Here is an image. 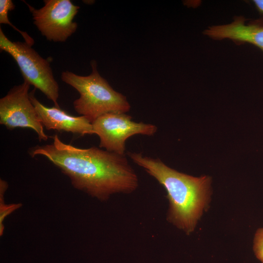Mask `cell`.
<instances>
[{
    "label": "cell",
    "instance_id": "ba28073f",
    "mask_svg": "<svg viewBox=\"0 0 263 263\" xmlns=\"http://www.w3.org/2000/svg\"><path fill=\"white\" fill-rule=\"evenodd\" d=\"M34 88L29 93L39 120L47 130L70 132L81 135L94 134L92 124L84 116H75L60 108L48 107L40 103L35 96Z\"/></svg>",
    "mask_w": 263,
    "mask_h": 263
},
{
    "label": "cell",
    "instance_id": "30bf717a",
    "mask_svg": "<svg viewBox=\"0 0 263 263\" xmlns=\"http://www.w3.org/2000/svg\"><path fill=\"white\" fill-rule=\"evenodd\" d=\"M15 5L11 0H0V23L7 24L14 29L18 31L22 36L24 42L31 46L34 44V39L26 32L22 31L15 27L9 20L8 17V13L15 9Z\"/></svg>",
    "mask_w": 263,
    "mask_h": 263
},
{
    "label": "cell",
    "instance_id": "277c9868",
    "mask_svg": "<svg viewBox=\"0 0 263 263\" xmlns=\"http://www.w3.org/2000/svg\"><path fill=\"white\" fill-rule=\"evenodd\" d=\"M32 47L25 42L10 40L0 28V50L15 59L24 81L39 90L54 103L55 107L60 108L57 102L59 86L50 63Z\"/></svg>",
    "mask_w": 263,
    "mask_h": 263
},
{
    "label": "cell",
    "instance_id": "8fae6325",
    "mask_svg": "<svg viewBox=\"0 0 263 263\" xmlns=\"http://www.w3.org/2000/svg\"><path fill=\"white\" fill-rule=\"evenodd\" d=\"M7 188L5 186L0 187V235L3 234L4 231L3 222L5 218L16 209L20 207L22 204H5L4 202V194Z\"/></svg>",
    "mask_w": 263,
    "mask_h": 263
},
{
    "label": "cell",
    "instance_id": "4fadbf2b",
    "mask_svg": "<svg viewBox=\"0 0 263 263\" xmlns=\"http://www.w3.org/2000/svg\"><path fill=\"white\" fill-rule=\"evenodd\" d=\"M252 1L259 13L263 15V0H253Z\"/></svg>",
    "mask_w": 263,
    "mask_h": 263
},
{
    "label": "cell",
    "instance_id": "9c48e42d",
    "mask_svg": "<svg viewBox=\"0 0 263 263\" xmlns=\"http://www.w3.org/2000/svg\"><path fill=\"white\" fill-rule=\"evenodd\" d=\"M245 20L244 17L237 16L229 24L209 27L204 34L214 39L229 38L236 43H249L263 52V20H256L246 24Z\"/></svg>",
    "mask_w": 263,
    "mask_h": 263
},
{
    "label": "cell",
    "instance_id": "6da1fadb",
    "mask_svg": "<svg viewBox=\"0 0 263 263\" xmlns=\"http://www.w3.org/2000/svg\"><path fill=\"white\" fill-rule=\"evenodd\" d=\"M30 155L46 157L70 179L72 186L104 201L117 193L130 194L138 178L125 154L95 147L81 149L63 142L57 134L50 144L32 148Z\"/></svg>",
    "mask_w": 263,
    "mask_h": 263
},
{
    "label": "cell",
    "instance_id": "7a4b0ae2",
    "mask_svg": "<svg viewBox=\"0 0 263 263\" xmlns=\"http://www.w3.org/2000/svg\"><path fill=\"white\" fill-rule=\"evenodd\" d=\"M128 155L165 188L169 201L168 220L187 233L192 232L207 202L210 178L179 172L159 158L136 152Z\"/></svg>",
    "mask_w": 263,
    "mask_h": 263
},
{
    "label": "cell",
    "instance_id": "3957f363",
    "mask_svg": "<svg viewBox=\"0 0 263 263\" xmlns=\"http://www.w3.org/2000/svg\"><path fill=\"white\" fill-rule=\"evenodd\" d=\"M92 73L86 76L64 71L62 80L75 88L79 97L73 102L75 111L91 123L100 116L112 112L126 113L131 106L125 96L113 89L99 74L96 62L91 61Z\"/></svg>",
    "mask_w": 263,
    "mask_h": 263
},
{
    "label": "cell",
    "instance_id": "5b68a950",
    "mask_svg": "<svg viewBox=\"0 0 263 263\" xmlns=\"http://www.w3.org/2000/svg\"><path fill=\"white\" fill-rule=\"evenodd\" d=\"M126 113L112 112L104 114L92 124L99 138L100 148L119 154H125V142L130 137L141 134L153 135L157 127L152 124L136 122Z\"/></svg>",
    "mask_w": 263,
    "mask_h": 263
},
{
    "label": "cell",
    "instance_id": "7c38bea8",
    "mask_svg": "<svg viewBox=\"0 0 263 263\" xmlns=\"http://www.w3.org/2000/svg\"><path fill=\"white\" fill-rule=\"evenodd\" d=\"M253 250L256 257L263 263V228L258 229L256 231Z\"/></svg>",
    "mask_w": 263,
    "mask_h": 263
},
{
    "label": "cell",
    "instance_id": "8992f818",
    "mask_svg": "<svg viewBox=\"0 0 263 263\" xmlns=\"http://www.w3.org/2000/svg\"><path fill=\"white\" fill-rule=\"evenodd\" d=\"M44 5L36 9L25 2L34 24L41 35L54 42H65L75 33L77 24L74 21L80 7L70 0H44Z\"/></svg>",
    "mask_w": 263,
    "mask_h": 263
},
{
    "label": "cell",
    "instance_id": "52a82bcc",
    "mask_svg": "<svg viewBox=\"0 0 263 263\" xmlns=\"http://www.w3.org/2000/svg\"><path fill=\"white\" fill-rule=\"evenodd\" d=\"M30 86L24 81L0 98V124L10 130L17 128L31 129L36 132L39 141H46L48 136L30 98Z\"/></svg>",
    "mask_w": 263,
    "mask_h": 263
}]
</instances>
